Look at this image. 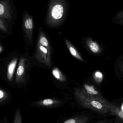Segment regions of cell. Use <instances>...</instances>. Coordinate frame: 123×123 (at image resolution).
<instances>
[{"instance_id":"cell-1","label":"cell","mask_w":123,"mask_h":123,"mask_svg":"<svg viewBox=\"0 0 123 123\" xmlns=\"http://www.w3.org/2000/svg\"><path fill=\"white\" fill-rule=\"evenodd\" d=\"M53 49L50 40L42 29H38L33 60L42 67L50 69L53 66Z\"/></svg>"},{"instance_id":"cell-21","label":"cell","mask_w":123,"mask_h":123,"mask_svg":"<svg viewBox=\"0 0 123 123\" xmlns=\"http://www.w3.org/2000/svg\"><path fill=\"white\" fill-rule=\"evenodd\" d=\"M93 123H106L104 121H99Z\"/></svg>"},{"instance_id":"cell-15","label":"cell","mask_w":123,"mask_h":123,"mask_svg":"<svg viewBox=\"0 0 123 123\" xmlns=\"http://www.w3.org/2000/svg\"><path fill=\"white\" fill-rule=\"evenodd\" d=\"M53 76L61 82H64L67 80L66 77L56 67L53 68L52 71Z\"/></svg>"},{"instance_id":"cell-20","label":"cell","mask_w":123,"mask_h":123,"mask_svg":"<svg viewBox=\"0 0 123 123\" xmlns=\"http://www.w3.org/2000/svg\"><path fill=\"white\" fill-rule=\"evenodd\" d=\"M4 50V47L0 43V53H1L2 52H3V51Z\"/></svg>"},{"instance_id":"cell-22","label":"cell","mask_w":123,"mask_h":123,"mask_svg":"<svg viewBox=\"0 0 123 123\" xmlns=\"http://www.w3.org/2000/svg\"></svg>"},{"instance_id":"cell-3","label":"cell","mask_w":123,"mask_h":123,"mask_svg":"<svg viewBox=\"0 0 123 123\" xmlns=\"http://www.w3.org/2000/svg\"><path fill=\"white\" fill-rule=\"evenodd\" d=\"M74 95L78 104L84 108L101 115H105L110 112L105 103L100 102L87 96L81 89H75Z\"/></svg>"},{"instance_id":"cell-13","label":"cell","mask_w":123,"mask_h":123,"mask_svg":"<svg viewBox=\"0 0 123 123\" xmlns=\"http://www.w3.org/2000/svg\"><path fill=\"white\" fill-rule=\"evenodd\" d=\"M85 43L87 47L91 52L95 53H98L100 52V48L98 44L94 42L91 38L87 39Z\"/></svg>"},{"instance_id":"cell-11","label":"cell","mask_w":123,"mask_h":123,"mask_svg":"<svg viewBox=\"0 0 123 123\" xmlns=\"http://www.w3.org/2000/svg\"><path fill=\"white\" fill-rule=\"evenodd\" d=\"M64 42L69 52L74 57L82 62H86L85 60L83 59L76 48L72 44L71 42H69L68 40L65 38L64 39Z\"/></svg>"},{"instance_id":"cell-6","label":"cell","mask_w":123,"mask_h":123,"mask_svg":"<svg viewBox=\"0 0 123 123\" xmlns=\"http://www.w3.org/2000/svg\"><path fill=\"white\" fill-rule=\"evenodd\" d=\"M19 55L12 54L6 58V64L1 68H6V75L8 81H12L17 66Z\"/></svg>"},{"instance_id":"cell-16","label":"cell","mask_w":123,"mask_h":123,"mask_svg":"<svg viewBox=\"0 0 123 123\" xmlns=\"http://www.w3.org/2000/svg\"><path fill=\"white\" fill-rule=\"evenodd\" d=\"M8 22L0 18V30L5 33H8L9 32Z\"/></svg>"},{"instance_id":"cell-19","label":"cell","mask_w":123,"mask_h":123,"mask_svg":"<svg viewBox=\"0 0 123 123\" xmlns=\"http://www.w3.org/2000/svg\"><path fill=\"white\" fill-rule=\"evenodd\" d=\"M95 76L96 78L98 79L102 78L103 77L102 74L100 72H99V71L96 72L95 73Z\"/></svg>"},{"instance_id":"cell-12","label":"cell","mask_w":123,"mask_h":123,"mask_svg":"<svg viewBox=\"0 0 123 123\" xmlns=\"http://www.w3.org/2000/svg\"><path fill=\"white\" fill-rule=\"evenodd\" d=\"M115 71L118 78L123 81V56L117 60L115 65Z\"/></svg>"},{"instance_id":"cell-17","label":"cell","mask_w":123,"mask_h":123,"mask_svg":"<svg viewBox=\"0 0 123 123\" xmlns=\"http://www.w3.org/2000/svg\"><path fill=\"white\" fill-rule=\"evenodd\" d=\"M13 123H22L21 116L20 110H17L16 112Z\"/></svg>"},{"instance_id":"cell-14","label":"cell","mask_w":123,"mask_h":123,"mask_svg":"<svg viewBox=\"0 0 123 123\" xmlns=\"http://www.w3.org/2000/svg\"><path fill=\"white\" fill-rule=\"evenodd\" d=\"M89 119V117L86 116H77L71 118L61 123H86Z\"/></svg>"},{"instance_id":"cell-5","label":"cell","mask_w":123,"mask_h":123,"mask_svg":"<svg viewBox=\"0 0 123 123\" xmlns=\"http://www.w3.org/2000/svg\"><path fill=\"white\" fill-rule=\"evenodd\" d=\"M31 66V63L29 58L25 55H22L19 57L16 74L17 83L23 84L25 83L27 73Z\"/></svg>"},{"instance_id":"cell-4","label":"cell","mask_w":123,"mask_h":123,"mask_svg":"<svg viewBox=\"0 0 123 123\" xmlns=\"http://www.w3.org/2000/svg\"><path fill=\"white\" fill-rule=\"evenodd\" d=\"M34 22L33 17L27 12H25L22 17V30L25 40L28 45L33 46Z\"/></svg>"},{"instance_id":"cell-18","label":"cell","mask_w":123,"mask_h":123,"mask_svg":"<svg viewBox=\"0 0 123 123\" xmlns=\"http://www.w3.org/2000/svg\"><path fill=\"white\" fill-rule=\"evenodd\" d=\"M8 97L6 92L2 89H0V103L4 102Z\"/></svg>"},{"instance_id":"cell-10","label":"cell","mask_w":123,"mask_h":123,"mask_svg":"<svg viewBox=\"0 0 123 123\" xmlns=\"http://www.w3.org/2000/svg\"><path fill=\"white\" fill-rule=\"evenodd\" d=\"M105 104L111 114L116 117L117 123H123V111L121 108L107 100Z\"/></svg>"},{"instance_id":"cell-7","label":"cell","mask_w":123,"mask_h":123,"mask_svg":"<svg viewBox=\"0 0 123 123\" xmlns=\"http://www.w3.org/2000/svg\"><path fill=\"white\" fill-rule=\"evenodd\" d=\"M14 17V12L10 1L0 0V18L8 22H11Z\"/></svg>"},{"instance_id":"cell-9","label":"cell","mask_w":123,"mask_h":123,"mask_svg":"<svg viewBox=\"0 0 123 123\" xmlns=\"http://www.w3.org/2000/svg\"><path fill=\"white\" fill-rule=\"evenodd\" d=\"M64 102L60 99L54 98H48L41 100L32 103L34 107L44 108H55L61 106Z\"/></svg>"},{"instance_id":"cell-2","label":"cell","mask_w":123,"mask_h":123,"mask_svg":"<svg viewBox=\"0 0 123 123\" xmlns=\"http://www.w3.org/2000/svg\"><path fill=\"white\" fill-rule=\"evenodd\" d=\"M68 3L64 0H52L50 2L45 18L47 26L51 27L59 26L66 17Z\"/></svg>"},{"instance_id":"cell-8","label":"cell","mask_w":123,"mask_h":123,"mask_svg":"<svg viewBox=\"0 0 123 123\" xmlns=\"http://www.w3.org/2000/svg\"><path fill=\"white\" fill-rule=\"evenodd\" d=\"M81 89L87 96L100 102L105 103L107 101V100L103 97L100 92L92 84L85 83Z\"/></svg>"}]
</instances>
